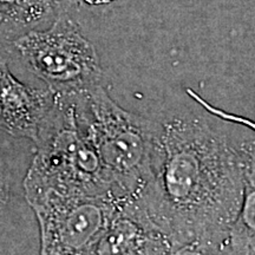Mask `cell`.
Instances as JSON below:
<instances>
[{
  "mask_svg": "<svg viewBox=\"0 0 255 255\" xmlns=\"http://www.w3.org/2000/svg\"><path fill=\"white\" fill-rule=\"evenodd\" d=\"M200 108L157 120L151 178L135 194L174 254H223L244 197L241 124Z\"/></svg>",
  "mask_w": 255,
  "mask_h": 255,
  "instance_id": "6da1fadb",
  "label": "cell"
},
{
  "mask_svg": "<svg viewBox=\"0 0 255 255\" xmlns=\"http://www.w3.org/2000/svg\"><path fill=\"white\" fill-rule=\"evenodd\" d=\"M72 92L79 123L117 196L135 195L151 178L157 120L123 109L102 84Z\"/></svg>",
  "mask_w": 255,
  "mask_h": 255,
  "instance_id": "7a4b0ae2",
  "label": "cell"
},
{
  "mask_svg": "<svg viewBox=\"0 0 255 255\" xmlns=\"http://www.w3.org/2000/svg\"><path fill=\"white\" fill-rule=\"evenodd\" d=\"M33 143L36 151L24 178L25 193L52 190L117 196L100 156L79 123L72 91L55 92Z\"/></svg>",
  "mask_w": 255,
  "mask_h": 255,
  "instance_id": "3957f363",
  "label": "cell"
},
{
  "mask_svg": "<svg viewBox=\"0 0 255 255\" xmlns=\"http://www.w3.org/2000/svg\"><path fill=\"white\" fill-rule=\"evenodd\" d=\"M12 46L31 73L55 92L79 91L101 84L103 70L94 44L69 14L55 18L46 30H30Z\"/></svg>",
  "mask_w": 255,
  "mask_h": 255,
  "instance_id": "277c9868",
  "label": "cell"
},
{
  "mask_svg": "<svg viewBox=\"0 0 255 255\" xmlns=\"http://www.w3.org/2000/svg\"><path fill=\"white\" fill-rule=\"evenodd\" d=\"M39 226L40 254H96L98 244L124 197L64 194L52 190L25 193Z\"/></svg>",
  "mask_w": 255,
  "mask_h": 255,
  "instance_id": "5b68a950",
  "label": "cell"
},
{
  "mask_svg": "<svg viewBox=\"0 0 255 255\" xmlns=\"http://www.w3.org/2000/svg\"><path fill=\"white\" fill-rule=\"evenodd\" d=\"M96 254H174L167 234L136 195L124 197Z\"/></svg>",
  "mask_w": 255,
  "mask_h": 255,
  "instance_id": "8992f818",
  "label": "cell"
},
{
  "mask_svg": "<svg viewBox=\"0 0 255 255\" xmlns=\"http://www.w3.org/2000/svg\"><path fill=\"white\" fill-rule=\"evenodd\" d=\"M53 97L46 85L32 88L15 78L0 55V131L34 141Z\"/></svg>",
  "mask_w": 255,
  "mask_h": 255,
  "instance_id": "52a82bcc",
  "label": "cell"
},
{
  "mask_svg": "<svg viewBox=\"0 0 255 255\" xmlns=\"http://www.w3.org/2000/svg\"><path fill=\"white\" fill-rule=\"evenodd\" d=\"M241 149L245 159V189L223 254H255V131L242 123Z\"/></svg>",
  "mask_w": 255,
  "mask_h": 255,
  "instance_id": "ba28073f",
  "label": "cell"
},
{
  "mask_svg": "<svg viewBox=\"0 0 255 255\" xmlns=\"http://www.w3.org/2000/svg\"><path fill=\"white\" fill-rule=\"evenodd\" d=\"M50 17L49 9L33 0H0V31L32 27Z\"/></svg>",
  "mask_w": 255,
  "mask_h": 255,
  "instance_id": "9c48e42d",
  "label": "cell"
},
{
  "mask_svg": "<svg viewBox=\"0 0 255 255\" xmlns=\"http://www.w3.org/2000/svg\"><path fill=\"white\" fill-rule=\"evenodd\" d=\"M33 1L45 6L52 13L53 18H56L62 14H69L71 9L81 4L82 0H33Z\"/></svg>",
  "mask_w": 255,
  "mask_h": 255,
  "instance_id": "30bf717a",
  "label": "cell"
},
{
  "mask_svg": "<svg viewBox=\"0 0 255 255\" xmlns=\"http://www.w3.org/2000/svg\"><path fill=\"white\" fill-rule=\"evenodd\" d=\"M9 195H11V184H9L7 169L0 158V210L7 205Z\"/></svg>",
  "mask_w": 255,
  "mask_h": 255,
  "instance_id": "8fae6325",
  "label": "cell"
},
{
  "mask_svg": "<svg viewBox=\"0 0 255 255\" xmlns=\"http://www.w3.org/2000/svg\"><path fill=\"white\" fill-rule=\"evenodd\" d=\"M85 4L90 6H101V5H109L111 2L117 1V0H82Z\"/></svg>",
  "mask_w": 255,
  "mask_h": 255,
  "instance_id": "7c38bea8",
  "label": "cell"
}]
</instances>
